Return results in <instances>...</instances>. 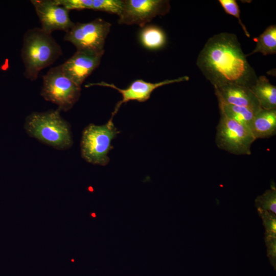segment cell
<instances>
[{"mask_svg":"<svg viewBox=\"0 0 276 276\" xmlns=\"http://www.w3.org/2000/svg\"><path fill=\"white\" fill-rule=\"evenodd\" d=\"M246 57L235 34L221 32L207 40L196 65L214 87L237 84L250 88L258 77Z\"/></svg>","mask_w":276,"mask_h":276,"instance_id":"1","label":"cell"},{"mask_svg":"<svg viewBox=\"0 0 276 276\" xmlns=\"http://www.w3.org/2000/svg\"><path fill=\"white\" fill-rule=\"evenodd\" d=\"M62 54L60 45L40 28L27 30L23 37L21 56L25 67L24 76L36 80L40 72L55 62Z\"/></svg>","mask_w":276,"mask_h":276,"instance_id":"2","label":"cell"},{"mask_svg":"<svg viewBox=\"0 0 276 276\" xmlns=\"http://www.w3.org/2000/svg\"><path fill=\"white\" fill-rule=\"evenodd\" d=\"M24 127L30 136L56 149L65 150L72 145L70 125L58 109L30 114Z\"/></svg>","mask_w":276,"mask_h":276,"instance_id":"3","label":"cell"},{"mask_svg":"<svg viewBox=\"0 0 276 276\" xmlns=\"http://www.w3.org/2000/svg\"><path fill=\"white\" fill-rule=\"evenodd\" d=\"M41 96L58 106L59 111H67L78 100L81 86L66 76L60 65L52 67L42 77Z\"/></svg>","mask_w":276,"mask_h":276,"instance_id":"4","label":"cell"},{"mask_svg":"<svg viewBox=\"0 0 276 276\" xmlns=\"http://www.w3.org/2000/svg\"><path fill=\"white\" fill-rule=\"evenodd\" d=\"M119 133L112 119L103 125L90 124L84 130L81 142L82 157L88 162L102 166L109 160L107 154L113 147L112 140Z\"/></svg>","mask_w":276,"mask_h":276,"instance_id":"5","label":"cell"},{"mask_svg":"<svg viewBox=\"0 0 276 276\" xmlns=\"http://www.w3.org/2000/svg\"><path fill=\"white\" fill-rule=\"evenodd\" d=\"M110 28L109 22L100 18L87 22H76L65 33L64 40L72 43L77 50L104 52L105 40Z\"/></svg>","mask_w":276,"mask_h":276,"instance_id":"6","label":"cell"},{"mask_svg":"<svg viewBox=\"0 0 276 276\" xmlns=\"http://www.w3.org/2000/svg\"><path fill=\"white\" fill-rule=\"evenodd\" d=\"M216 129V143L219 148L236 155L251 154V146L256 139L248 127L220 113Z\"/></svg>","mask_w":276,"mask_h":276,"instance_id":"7","label":"cell"},{"mask_svg":"<svg viewBox=\"0 0 276 276\" xmlns=\"http://www.w3.org/2000/svg\"><path fill=\"white\" fill-rule=\"evenodd\" d=\"M170 5L166 0H123V7L119 16L120 25H137L144 27L157 16L169 13Z\"/></svg>","mask_w":276,"mask_h":276,"instance_id":"8","label":"cell"},{"mask_svg":"<svg viewBox=\"0 0 276 276\" xmlns=\"http://www.w3.org/2000/svg\"><path fill=\"white\" fill-rule=\"evenodd\" d=\"M36 13L40 22V28L49 34L55 31L67 32L74 26L69 11L57 0H32Z\"/></svg>","mask_w":276,"mask_h":276,"instance_id":"9","label":"cell"},{"mask_svg":"<svg viewBox=\"0 0 276 276\" xmlns=\"http://www.w3.org/2000/svg\"><path fill=\"white\" fill-rule=\"evenodd\" d=\"M189 77L187 76L179 77L174 79H167L156 83L145 81L142 79H137L133 81L130 85L125 89H121L116 86L114 84L105 82H101L95 84H89L90 85H99L112 88L118 91L122 95V100L118 102L111 118L117 113L119 108L124 103L129 101H137L143 102L148 100L152 93L157 88L174 83L188 81Z\"/></svg>","mask_w":276,"mask_h":276,"instance_id":"10","label":"cell"},{"mask_svg":"<svg viewBox=\"0 0 276 276\" xmlns=\"http://www.w3.org/2000/svg\"><path fill=\"white\" fill-rule=\"evenodd\" d=\"M104 52H76L60 65L64 74L79 86L99 65Z\"/></svg>","mask_w":276,"mask_h":276,"instance_id":"11","label":"cell"},{"mask_svg":"<svg viewBox=\"0 0 276 276\" xmlns=\"http://www.w3.org/2000/svg\"><path fill=\"white\" fill-rule=\"evenodd\" d=\"M214 89L219 103L245 107L256 112L261 108L256 97L247 87L226 84L214 87Z\"/></svg>","mask_w":276,"mask_h":276,"instance_id":"12","label":"cell"},{"mask_svg":"<svg viewBox=\"0 0 276 276\" xmlns=\"http://www.w3.org/2000/svg\"><path fill=\"white\" fill-rule=\"evenodd\" d=\"M250 129L256 140L270 137L276 133V109L261 108L256 114Z\"/></svg>","mask_w":276,"mask_h":276,"instance_id":"13","label":"cell"},{"mask_svg":"<svg viewBox=\"0 0 276 276\" xmlns=\"http://www.w3.org/2000/svg\"><path fill=\"white\" fill-rule=\"evenodd\" d=\"M264 109H276V87L265 76L258 77L255 84L250 88Z\"/></svg>","mask_w":276,"mask_h":276,"instance_id":"14","label":"cell"},{"mask_svg":"<svg viewBox=\"0 0 276 276\" xmlns=\"http://www.w3.org/2000/svg\"><path fill=\"white\" fill-rule=\"evenodd\" d=\"M139 37L142 44L149 50L159 49L166 42V36L164 31L159 27L154 25L143 27Z\"/></svg>","mask_w":276,"mask_h":276,"instance_id":"15","label":"cell"},{"mask_svg":"<svg viewBox=\"0 0 276 276\" xmlns=\"http://www.w3.org/2000/svg\"><path fill=\"white\" fill-rule=\"evenodd\" d=\"M220 113L226 117L242 124L249 129L257 112L248 108L219 103Z\"/></svg>","mask_w":276,"mask_h":276,"instance_id":"16","label":"cell"},{"mask_svg":"<svg viewBox=\"0 0 276 276\" xmlns=\"http://www.w3.org/2000/svg\"><path fill=\"white\" fill-rule=\"evenodd\" d=\"M257 44L255 49L248 55H251L260 53L264 56L276 53V26H268L257 38H255Z\"/></svg>","mask_w":276,"mask_h":276,"instance_id":"17","label":"cell"},{"mask_svg":"<svg viewBox=\"0 0 276 276\" xmlns=\"http://www.w3.org/2000/svg\"><path fill=\"white\" fill-rule=\"evenodd\" d=\"M123 7V0H93L91 9L119 16Z\"/></svg>","mask_w":276,"mask_h":276,"instance_id":"18","label":"cell"},{"mask_svg":"<svg viewBox=\"0 0 276 276\" xmlns=\"http://www.w3.org/2000/svg\"><path fill=\"white\" fill-rule=\"evenodd\" d=\"M219 2L226 13L233 15L238 19L245 35L250 37L249 33L240 18V10L237 2L235 0H219Z\"/></svg>","mask_w":276,"mask_h":276,"instance_id":"19","label":"cell"},{"mask_svg":"<svg viewBox=\"0 0 276 276\" xmlns=\"http://www.w3.org/2000/svg\"><path fill=\"white\" fill-rule=\"evenodd\" d=\"M276 193L273 188L266 191L263 195L258 197L257 203L262 208L275 212Z\"/></svg>","mask_w":276,"mask_h":276,"instance_id":"20","label":"cell"},{"mask_svg":"<svg viewBox=\"0 0 276 276\" xmlns=\"http://www.w3.org/2000/svg\"><path fill=\"white\" fill-rule=\"evenodd\" d=\"M67 10L91 9L93 0H57Z\"/></svg>","mask_w":276,"mask_h":276,"instance_id":"21","label":"cell"}]
</instances>
